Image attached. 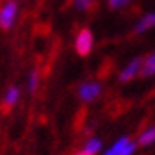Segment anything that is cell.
<instances>
[{
    "label": "cell",
    "instance_id": "12",
    "mask_svg": "<svg viewBox=\"0 0 155 155\" xmlns=\"http://www.w3.org/2000/svg\"><path fill=\"white\" fill-rule=\"evenodd\" d=\"M70 4L78 11H91L96 5V0H70Z\"/></svg>",
    "mask_w": 155,
    "mask_h": 155
},
{
    "label": "cell",
    "instance_id": "3",
    "mask_svg": "<svg viewBox=\"0 0 155 155\" xmlns=\"http://www.w3.org/2000/svg\"><path fill=\"white\" fill-rule=\"evenodd\" d=\"M134 150H136V143H133L129 136H124L115 141L103 155H133Z\"/></svg>",
    "mask_w": 155,
    "mask_h": 155
},
{
    "label": "cell",
    "instance_id": "9",
    "mask_svg": "<svg viewBox=\"0 0 155 155\" xmlns=\"http://www.w3.org/2000/svg\"><path fill=\"white\" fill-rule=\"evenodd\" d=\"M18 99H19V89L16 85H12V87H9V91L4 96V106L5 108H12L18 103Z\"/></svg>",
    "mask_w": 155,
    "mask_h": 155
},
{
    "label": "cell",
    "instance_id": "13",
    "mask_svg": "<svg viewBox=\"0 0 155 155\" xmlns=\"http://www.w3.org/2000/svg\"><path fill=\"white\" fill-rule=\"evenodd\" d=\"M129 2L131 0H108V5H110V9H122L126 7Z\"/></svg>",
    "mask_w": 155,
    "mask_h": 155
},
{
    "label": "cell",
    "instance_id": "1",
    "mask_svg": "<svg viewBox=\"0 0 155 155\" xmlns=\"http://www.w3.org/2000/svg\"><path fill=\"white\" fill-rule=\"evenodd\" d=\"M16 18H18V4L14 0L2 2V5H0V28H12V25L16 23Z\"/></svg>",
    "mask_w": 155,
    "mask_h": 155
},
{
    "label": "cell",
    "instance_id": "10",
    "mask_svg": "<svg viewBox=\"0 0 155 155\" xmlns=\"http://www.w3.org/2000/svg\"><path fill=\"white\" fill-rule=\"evenodd\" d=\"M101 140L99 138H91V140H87L85 141V145H84V148H82V152L84 153H87V155H96L101 150Z\"/></svg>",
    "mask_w": 155,
    "mask_h": 155
},
{
    "label": "cell",
    "instance_id": "2",
    "mask_svg": "<svg viewBox=\"0 0 155 155\" xmlns=\"http://www.w3.org/2000/svg\"><path fill=\"white\" fill-rule=\"evenodd\" d=\"M92 45H94V37H92L91 30L82 28L77 33V38H75V49L80 56H87L92 51Z\"/></svg>",
    "mask_w": 155,
    "mask_h": 155
},
{
    "label": "cell",
    "instance_id": "11",
    "mask_svg": "<svg viewBox=\"0 0 155 155\" xmlns=\"http://www.w3.org/2000/svg\"><path fill=\"white\" fill-rule=\"evenodd\" d=\"M38 85H40V73H38V70H33L31 73H30V77H28V91H30V94H35L37 89H38Z\"/></svg>",
    "mask_w": 155,
    "mask_h": 155
},
{
    "label": "cell",
    "instance_id": "5",
    "mask_svg": "<svg viewBox=\"0 0 155 155\" xmlns=\"http://www.w3.org/2000/svg\"><path fill=\"white\" fill-rule=\"evenodd\" d=\"M141 61H143V58H133L124 66V70L120 71V75H119L120 82H129V80H133V78L138 77L140 75V70H141Z\"/></svg>",
    "mask_w": 155,
    "mask_h": 155
},
{
    "label": "cell",
    "instance_id": "8",
    "mask_svg": "<svg viewBox=\"0 0 155 155\" xmlns=\"http://www.w3.org/2000/svg\"><path fill=\"white\" fill-rule=\"evenodd\" d=\"M153 143H155V124L147 127V129L138 136V145H140V147H148V145H153Z\"/></svg>",
    "mask_w": 155,
    "mask_h": 155
},
{
    "label": "cell",
    "instance_id": "4",
    "mask_svg": "<svg viewBox=\"0 0 155 155\" xmlns=\"http://www.w3.org/2000/svg\"><path fill=\"white\" fill-rule=\"evenodd\" d=\"M99 94H101V85L98 82H84L78 87V98L85 103L94 101L96 98H99Z\"/></svg>",
    "mask_w": 155,
    "mask_h": 155
},
{
    "label": "cell",
    "instance_id": "6",
    "mask_svg": "<svg viewBox=\"0 0 155 155\" xmlns=\"http://www.w3.org/2000/svg\"><path fill=\"white\" fill-rule=\"evenodd\" d=\"M140 75L141 77H153L155 75V51L150 52L147 58H143Z\"/></svg>",
    "mask_w": 155,
    "mask_h": 155
},
{
    "label": "cell",
    "instance_id": "7",
    "mask_svg": "<svg viewBox=\"0 0 155 155\" xmlns=\"http://www.w3.org/2000/svg\"><path fill=\"white\" fill-rule=\"evenodd\" d=\"M155 28V12H150V14H145L141 18L140 21L136 23V26H134V31L136 33H145L148 30Z\"/></svg>",
    "mask_w": 155,
    "mask_h": 155
},
{
    "label": "cell",
    "instance_id": "14",
    "mask_svg": "<svg viewBox=\"0 0 155 155\" xmlns=\"http://www.w3.org/2000/svg\"><path fill=\"white\" fill-rule=\"evenodd\" d=\"M75 155H87V153H84V152L80 150V152H77V153H75Z\"/></svg>",
    "mask_w": 155,
    "mask_h": 155
}]
</instances>
